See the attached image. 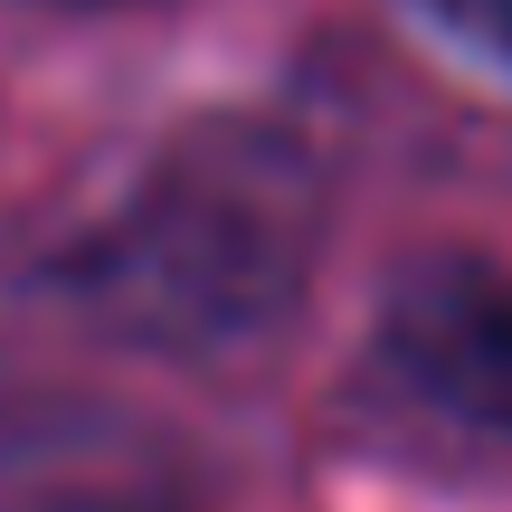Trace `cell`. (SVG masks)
Masks as SVG:
<instances>
[{
	"mask_svg": "<svg viewBox=\"0 0 512 512\" xmlns=\"http://www.w3.org/2000/svg\"><path fill=\"white\" fill-rule=\"evenodd\" d=\"M323 238V181L266 124H200L86 228L67 285L95 323L171 361H219L294 313Z\"/></svg>",
	"mask_w": 512,
	"mask_h": 512,
	"instance_id": "6da1fadb",
	"label": "cell"
},
{
	"mask_svg": "<svg viewBox=\"0 0 512 512\" xmlns=\"http://www.w3.org/2000/svg\"><path fill=\"white\" fill-rule=\"evenodd\" d=\"M380 370L427 418L512 446V266L418 256L380 304Z\"/></svg>",
	"mask_w": 512,
	"mask_h": 512,
	"instance_id": "7a4b0ae2",
	"label": "cell"
},
{
	"mask_svg": "<svg viewBox=\"0 0 512 512\" xmlns=\"http://www.w3.org/2000/svg\"><path fill=\"white\" fill-rule=\"evenodd\" d=\"M418 29H437L456 57H475L484 76L512 86V0H399Z\"/></svg>",
	"mask_w": 512,
	"mask_h": 512,
	"instance_id": "3957f363",
	"label": "cell"
},
{
	"mask_svg": "<svg viewBox=\"0 0 512 512\" xmlns=\"http://www.w3.org/2000/svg\"><path fill=\"white\" fill-rule=\"evenodd\" d=\"M19 512H171V503H152V494H38Z\"/></svg>",
	"mask_w": 512,
	"mask_h": 512,
	"instance_id": "277c9868",
	"label": "cell"
}]
</instances>
